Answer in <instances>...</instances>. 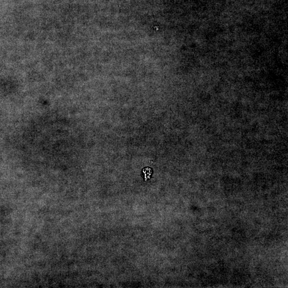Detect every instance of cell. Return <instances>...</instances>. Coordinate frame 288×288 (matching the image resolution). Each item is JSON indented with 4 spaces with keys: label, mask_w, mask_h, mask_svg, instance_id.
Instances as JSON below:
<instances>
[{
    "label": "cell",
    "mask_w": 288,
    "mask_h": 288,
    "mask_svg": "<svg viewBox=\"0 0 288 288\" xmlns=\"http://www.w3.org/2000/svg\"><path fill=\"white\" fill-rule=\"evenodd\" d=\"M143 172H144V175H145V180H146L147 179H149L150 178L152 171V169L151 168H146L145 169H143Z\"/></svg>",
    "instance_id": "cell-1"
}]
</instances>
